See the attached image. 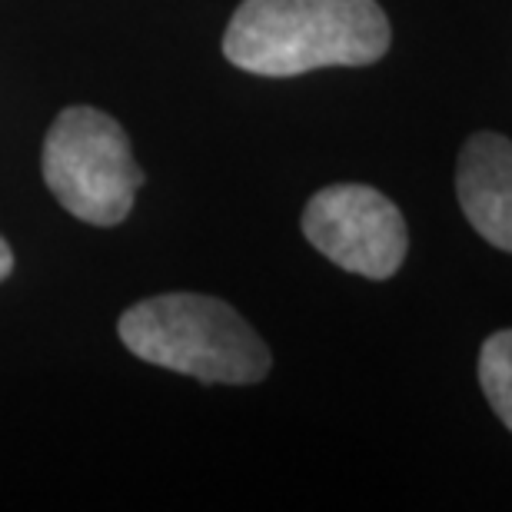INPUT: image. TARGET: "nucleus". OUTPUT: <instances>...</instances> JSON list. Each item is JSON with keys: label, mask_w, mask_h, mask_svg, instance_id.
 <instances>
[{"label": "nucleus", "mask_w": 512, "mask_h": 512, "mask_svg": "<svg viewBox=\"0 0 512 512\" xmlns=\"http://www.w3.org/2000/svg\"><path fill=\"white\" fill-rule=\"evenodd\" d=\"M386 50L389 20L376 0H243L223 34L230 64L260 77L366 67Z\"/></svg>", "instance_id": "obj_1"}, {"label": "nucleus", "mask_w": 512, "mask_h": 512, "mask_svg": "<svg viewBox=\"0 0 512 512\" xmlns=\"http://www.w3.org/2000/svg\"><path fill=\"white\" fill-rule=\"evenodd\" d=\"M120 340L140 360L203 383H260L270 350L230 303L203 293L150 296L120 316Z\"/></svg>", "instance_id": "obj_2"}, {"label": "nucleus", "mask_w": 512, "mask_h": 512, "mask_svg": "<svg viewBox=\"0 0 512 512\" xmlns=\"http://www.w3.org/2000/svg\"><path fill=\"white\" fill-rule=\"evenodd\" d=\"M44 180L77 220L114 227L130 213L147 177L114 117L97 107H67L47 130Z\"/></svg>", "instance_id": "obj_3"}, {"label": "nucleus", "mask_w": 512, "mask_h": 512, "mask_svg": "<svg viewBox=\"0 0 512 512\" xmlns=\"http://www.w3.org/2000/svg\"><path fill=\"white\" fill-rule=\"evenodd\" d=\"M306 240L336 266L386 280L403 266L406 223L396 203L363 183L320 190L303 210Z\"/></svg>", "instance_id": "obj_4"}, {"label": "nucleus", "mask_w": 512, "mask_h": 512, "mask_svg": "<svg viewBox=\"0 0 512 512\" xmlns=\"http://www.w3.org/2000/svg\"><path fill=\"white\" fill-rule=\"evenodd\" d=\"M466 220L499 250L512 253V143L503 133H473L456 167Z\"/></svg>", "instance_id": "obj_5"}, {"label": "nucleus", "mask_w": 512, "mask_h": 512, "mask_svg": "<svg viewBox=\"0 0 512 512\" xmlns=\"http://www.w3.org/2000/svg\"><path fill=\"white\" fill-rule=\"evenodd\" d=\"M479 383H483V393L489 406L496 409V416L503 419L506 429H512V330L493 333L483 343Z\"/></svg>", "instance_id": "obj_6"}, {"label": "nucleus", "mask_w": 512, "mask_h": 512, "mask_svg": "<svg viewBox=\"0 0 512 512\" xmlns=\"http://www.w3.org/2000/svg\"><path fill=\"white\" fill-rule=\"evenodd\" d=\"M10 270H14V253H10L7 240L0 237V283L7 280V276H10Z\"/></svg>", "instance_id": "obj_7"}]
</instances>
